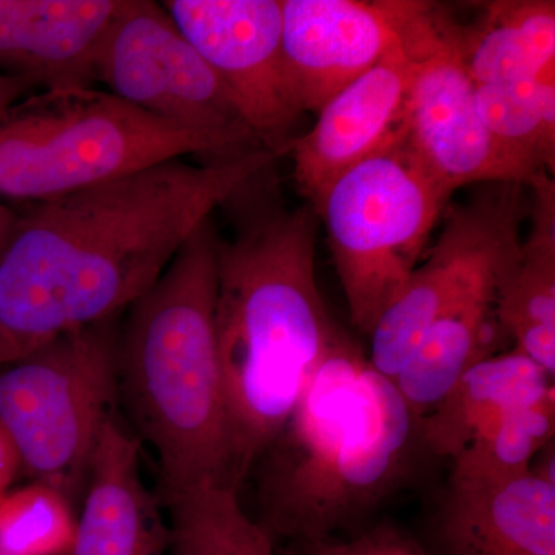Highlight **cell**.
Listing matches in <instances>:
<instances>
[{"mask_svg": "<svg viewBox=\"0 0 555 555\" xmlns=\"http://www.w3.org/2000/svg\"><path fill=\"white\" fill-rule=\"evenodd\" d=\"M525 189L518 182H492L467 203L444 210L438 243L369 335L367 361L378 374L396 382L438 318L465 299L500 286L520 248L521 222L529 214Z\"/></svg>", "mask_w": 555, "mask_h": 555, "instance_id": "8", "label": "cell"}, {"mask_svg": "<svg viewBox=\"0 0 555 555\" xmlns=\"http://www.w3.org/2000/svg\"><path fill=\"white\" fill-rule=\"evenodd\" d=\"M496 291L480 292L438 318L398 372L393 383L418 425L470 367L494 357L506 338L496 317Z\"/></svg>", "mask_w": 555, "mask_h": 555, "instance_id": "18", "label": "cell"}, {"mask_svg": "<svg viewBox=\"0 0 555 555\" xmlns=\"http://www.w3.org/2000/svg\"><path fill=\"white\" fill-rule=\"evenodd\" d=\"M447 555H555V480L534 470L452 481L438 514Z\"/></svg>", "mask_w": 555, "mask_h": 555, "instance_id": "16", "label": "cell"}, {"mask_svg": "<svg viewBox=\"0 0 555 555\" xmlns=\"http://www.w3.org/2000/svg\"><path fill=\"white\" fill-rule=\"evenodd\" d=\"M308 555H429L411 537L389 525L377 526L357 539L318 543Z\"/></svg>", "mask_w": 555, "mask_h": 555, "instance_id": "25", "label": "cell"}, {"mask_svg": "<svg viewBox=\"0 0 555 555\" xmlns=\"http://www.w3.org/2000/svg\"><path fill=\"white\" fill-rule=\"evenodd\" d=\"M163 5L228 87L262 147L288 155L301 113L284 65L281 0H169Z\"/></svg>", "mask_w": 555, "mask_h": 555, "instance_id": "10", "label": "cell"}, {"mask_svg": "<svg viewBox=\"0 0 555 555\" xmlns=\"http://www.w3.org/2000/svg\"><path fill=\"white\" fill-rule=\"evenodd\" d=\"M283 54L299 113L318 112L397 49L426 16L420 0H281Z\"/></svg>", "mask_w": 555, "mask_h": 555, "instance_id": "12", "label": "cell"}, {"mask_svg": "<svg viewBox=\"0 0 555 555\" xmlns=\"http://www.w3.org/2000/svg\"><path fill=\"white\" fill-rule=\"evenodd\" d=\"M272 167L228 201L236 229L218 241L215 324L236 491L343 334L318 287L315 210L288 208Z\"/></svg>", "mask_w": 555, "mask_h": 555, "instance_id": "2", "label": "cell"}, {"mask_svg": "<svg viewBox=\"0 0 555 555\" xmlns=\"http://www.w3.org/2000/svg\"><path fill=\"white\" fill-rule=\"evenodd\" d=\"M139 438L109 416L94 449L69 555H166L170 531L141 474Z\"/></svg>", "mask_w": 555, "mask_h": 555, "instance_id": "15", "label": "cell"}, {"mask_svg": "<svg viewBox=\"0 0 555 555\" xmlns=\"http://www.w3.org/2000/svg\"><path fill=\"white\" fill-rule=\"evenodd\" d=\"M96 78L155 118L222 139L241 153L266 149L163 3L129 0L101 51Z\"/></svg>", "mask_w": 555, "mask_h": 555, "instance_id": "9", "label": "cell"}, {"mask_svg": "<svg viewBox=\"0 0 555 555\" xmlns=\"http://www.w3.org/2000/svg\"><path fill=\"white\" fill-rule=\"evenodd\" d=\"M531 232L496 291V317L517 352L555 375V182H528Z\"/></svg>", "mask_w": 555, "mask_h": 555, "instance_id": "17", "label": "cell"}, {"mask_svg": "<svg viewBox=\"0 0 555 555\" xmlns=\"http://www.w3.org/2000/svg\"><path fill=\"white\" fill-rule=\"evenodd\" d=\"M555 389L507 412L454 456L452 481H500L531 470V462L553 443Z\"/></svg>", "mask_w": 555, "mask_h": 555, "instance_id": "23", "label": "cell"}, {"mask_svg": "<svg viewBox=\"0 0 555 555\" xmlns=\"http://www.w3.org/2000/svg\"><path fill=\"white\" fill-rule=\"evenodd\" d=\"M459 49L476 86L555 73V2H485L473 25L459 27Z\"/></svg>", "mask_w": 555, "mask_h": 555, "instance_id": "20", "label": "cell"}, {"mask_svg": "<svg viewBox=\"0 0 555 555\" xmlns=\"http://www.w3.org/2000/svg\"><path fill=\"white\" fill-rule=\"evenodd\" d=\"M448 201L398 126L385 147L343 173L313 206L350 318L364 334L406 287Z\"/></svg>", "mask_w": 555, "mask_h": 555, "instance_id": "6", "label": "cell"}, {"mask_svg": "<svg viewBox=\"0 0 555 555\" xmlns=\"http://www.w3.org/2000/svg\"><path fill=\"white\" fill-rule=\"evenodd\" d=\"M451 17L433 3L397 49L338 91L318 109V120L292 144L295 182L315 206L343 173L385 147L400 126L409 87L420 61L451 28Z\"/></svg>", "mask_w": 555, "mask_h": 555, "instance_id": "11", "label": "cell"}, {"mask_svg": "<svg viewBox=\"0 0 555 555\" xmlns=\"http://www.w3.org/2000/svg\"><path fill=\"white\" fill-rule=\"evenodd\" d=\"M3 366V356H2V350H0V367Z\"/></svg>", "mask_w": 555, "mask_h": 555, "instance_id": "29", "label": "cell"}, {"mask_svg": "<svg viewBox=\"0 0 555 555\" xmlns=\"http://www.w3.org/2000/svg\"><path fill=\"white\" fill-rule=\"evenodd\" d=\"M401 137L416 163L447 198L466 185L518 182L477 112L476 83L452 22L436 49L420 61L404 101Z\"/></svg>", "mask_w": 555, "mask_h": 555, "instance_id": "13", "label": "cell"}, {"mask_svg": "<svg viewBox=\"0 0 555 555\" xmlns=\"http://www.w3.org/2000/svg\"><path fill=\"white\" fill-rule=\"evenodd\" d=\"M554 378L513 350L481 361L420 423V440L437 455L454 459L486 427L507 412L554 390Z\"/></svg>", "mask_w": 555, "mask_h": 555, "instance_id": "19", "label": "cell"}, {"mask_svg": "<svg viewBox=\"0 0 555 555\" xmlns=\"http://www.w3.org/2000/svg\"><path fill=\"white\" fill-rule=\"evenodd\" d=\"M0 555H2V554H0Z\"/></svg>", "mask_w": 555, "mask_h": 555, "instance_id": "31", "label": "cell"}, {"mask_svg": "<svg viewBox=\"0 0 555 555\" xmlns=\"http://www.w3.org/2000/svg\"><path fill=\"white\" fill-rule=\"evenodd\" d=\"M31 90L25 80L0 73V118L5 115L7 109L13 107Z\"/></svg>", "mask_w": 555, "mask_h": 555, "instance_id": "27", "label": "cell"}, {"mask_svg": "<svg viewBox=\"0 0 555 555\" xmlns=\"http://www.w3.org/2000/svg\"><path fill=\"white\" fill-rule=\"evenodd\" d=\"M21 469L20 452L14 448L9 434L0 426V499L10 492L11 485L16 480Z\"/></svg>", "mask_w": 555, "mask_h": 555, "instance_id": "26", "label": "cell"}, {"mask_svg": "<svg viewBox=\"0 0 555 555\" xmlns=\"http://www.w3.org/2000/svg\"><path fill=\"white\" fill-rule=\"evenodd\" d=\"M554 75L476 86L478 115L524 185L554 171Z\"/></svg>", "mask_w": 555, "mask_h": 555, "instance_id": "21", "label": "cell"}, {"mask_svg": "<svg viewBox=\"0 0 555 555\" xmlns=\"http://www.w3.org/2000/svg\"><path fill=\"white\" fill-rule=\"evenodd\" d=\"M115 320L43 343L0 371V426L22 469L82 500L94 449L118 409Z\"/></svg>", "mask_w": 555, "mask_h": 555, "instance_id": "7", "label": "cell"}, {"mask_svg": "<svg viewBox=\"0 0 555 555\" xmlns=\"http://www.w3.org/2000/svg\"><path fill=\"white\" fill-rule=\"evenodd\" d=\"M73 503L53 486L31 485L0 499V554L69 555L76 535Z\"/></svg>", "mask_w": 555, "mask_h": 555, "instance_id": "24", "label": "cell"}, {"mask_svg": "<svg viewBox=\"0 0 555 555\" xmlns=\"http://www.w3.org/2000/svg\"><path fill=\"white\" fill-rule=\"evenodd\" d=\"M415 440L418 422L396 383L343 331L259 456V525L272 539L327 542L401 483Z\"/></svg>", "mask_w": 555, "mask_h": 555, "instance_id": "3", "label": "cell"}, {"mask_svg": "<svg viewBox=\"0 0 555 555\" xmlns=\"http://www.w3.org/2000/svg\"><path fill=\"white\" fill-rule=\"evenodd\" d=\"M129 0H0V73L43 90L89 89Z\"/></svg>", "mask_w": 555, "mask_h": 555, "instance_id": "14", "label": "cell"}, {"mask_svg": "<svg viewBox=\"0 0 555 555\" xmlns=\"http://www.w3.org/2000/svg\"><path fill=\"white\" fill-rule=\"evenodd\" d=\"M195 153L211 160L246 155L109 91L43 90L0 118V196L42 203Z\"/></svg>", "mask_w": 555, "mask_h": 555, "instance_id": "5", "label": "cell"}, {"mask_svg": "<svg viewBox=\"0 0 555 555\" xmlns=\"http://www.w3.org/2000/svg\"><path fill=\"white\" fill-rule=\"evenodd\" d=\"M158 496L169 509L167 555H276L272 537L247 516L232 486L203 481Z\"/></svg>", "mask_w": 555, "mask_h": 555, "instance_id": "22", "label": "cell"}, {"mask_svg": "<svg viewBox=\"0 0 555 555\" xmlns=\"http://www.w3.org/2000/svg\"><path fill=\"white\" fill-rule=\"evenodd\" d=\"M218 241L207 219L127 309L118 332V403L158 456L159 495L203 481L229 485L215 324Z\"/></svg>", "mask_w": 555, "mask_h": 555, "instance_id": "4", "label": "cell"}, {"mask_svg": "<svg viewBox=\"0 0 555 555\" xmlns=\"http://www.w3.org/2000/svg\"><path fill=\"white\" fill-rule=\"evenodd\" d=\"M281 153L181 159L42 201L0 257V347L14 363L57 335L115 320L203 222Z\"/></svg>", "mask_w": 555, "mask_h": 555, "instance_id": "1", "label": "cell"}, {"mask_svg": "<svg viewBox=\"0 0 555 555\" xmlns=\"http://www.w3.org/2000/svg\"><path fill=\"white\" fill-rule=\"evenodd\" d=\"M16 221V211L11 210L10 207L3 206V204H0V257H2L7 244H9L11 233H13Z\"/></svg>", "mask_w": 555, "mask_h": 555, "instance_id": "28", "label": "cell"}, {"mask_svg": "<svg viewBox=\"0 0 555 555\" xmlns=\"http://www.w3.org/2000/svg\"><path fill=\"white\" fill-rule=\"evenodd\" d=\"M286 555H295V554H286Z\"/></svg>", "mask_w": 555, "mask_h": 555, "instance_id": "30", "label": "cell"}]
</instances>
